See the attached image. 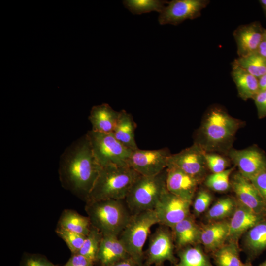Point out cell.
Here are the masks:
<instances>
[{
    "mask_svg": "<svg viewBox=\"0 0 266 266\" xmlns=\"http://www.w3.org/2000/svg\"><path fill=\"white\" fill-rule=\"evenodd\" d=\"M101 168L86 134L72 142L61 156L59 180L64 189L86 201Z\"/></svg>",
    "mask_w": 266,
    "mask_h": 266,
    "instance_id": "1",
    "label": "cell"
},
{
    "mask_svg": "<svg viewBox=\"0 0 266 266\" xmlns=\"http://www.w3.org/2000/svg\"><path fill=\"white\" fill-rule=\"evenodd\" d=\"M243 122L223 108L213 106L206 113L196 135L195 144L205 152L227 154Z\"/></svg>",
    "mask_w": 266,
    "mask_h": 266,
    "instance_id": "2",
    "label": "cell"
},
{
    "mask_svg": "<svg viewBox=\"0 0 266 266\" xmlns=\"http://www.w3.org/2000/svg\"><path fill=\"white\" fill-rule=\"evenodd\" d=\"M140 175L128 166L101 167L85 202L125 200L132 185Z\"/></svg>",
    "mask_w": 266,
    "mask_h": 266,
    "instance_id": "3",
    "label": "cell"
},
{
    "mask_svg": "<svg viewBox=\"0 0 266 266\" xmlns=\"http://www.w3.org/2000/svg\"><path fill=\"white\" fill-rule=\"evenodd\" d=\"M85 209L91 226L103 236L118 237L132 215L125 200L87 202Z\"/></svg>",
    "mask_w": 266,
    "mask_h": 266,
    "instance_id": "4",
    "label": "cell"
},
{
    "mask_svg": "<svg viewBox=\"0 0 266 266\" xmlns=\"http://www.w3.org/2000/svg\"><path fill=\"white\" fill-rule=\"evenodd\" d=\"M167 168L153 176L140 175L131 187L125 200L132 214L155 209L166 191Z\"/></svg>",
    "mask_w": 266,
    "mask_h": 266,
    "instance_id": "5",
    "label": "cell"
},
{
    "mask_svg": "<svg viewBox=\"0 0 266 266\" xmlns=\"http://www.w3.org/2000/svg\"><path fill=\"white\" fill-rule=\"evenodd\" d=\"M159 224L154 210L132 214L118 238L127 253L139 266L144 259L143 246L151 227Z\"/></svg>",
    "mask_w": 266,
    "mask_h": 266,
    "instance_id": "6",
    "label": "cell"
},
{
    "mask_svg": "<svg viewBox=\"0 0 266 266\" xmlns=\"http://www.w3.org/2000/svg\"><path fill=\"white\" fill-rule=\"evenodd\" d=\"M86 135L94 154L101 167L108 165L128 166L133 151L120 142L112 133L90 130Z\"/></svg>",
    "mask_w": 266,
    "mask_h": 266,
    "instance_id": "7",
    "label": "cell"
},
{
    "mask_svg": "<svg viewBox=\"0 0 266 266\" xmlns=\"http://www.w3.org/2000/svg\"><path fill=\"white\" fill-rule=\"evenodd\" d=\"M205 153V152L200 146L194 143L178 153L171 154L167 167L179 169L201 183L208 169Z\"/></svg>",
    "mask_w": 266,
    "mask_h": 266,
    "instance_id": "8",
    "label": "cell"
},
{
    "mask_svg": "<svg viewBox=\"0 0 266 266\" xmlns=\"http://www.w3.org/2000/svg\"><path fill=\"white\" fill-rule=\"evenodd\" d=\"M171 154L167 148L133 151L128 166L142 176H153L165 170Z\"/></svg>",
    "mask_w": 266,
    "mask_h": 266,
    "instance_id": "9",
    "label": "cell"
},
{
    "mask_svg": "<svg viewBox=\"0 0 266 266\" xmlns=\"http://www.w3.org/2000/svg\"><path fill=\"white\" fill-rule=\"evenodd\" d=\"M192 203L166 190L154 209L159 224L172 228L190 215Z\"/></svg>",
    "mask_w": 266,
    "mask_h": 266,
    "instance_id": "10",
    "label": "cell"
},
{
    "mask_svg": "<svg viewBox=\"0 0 266 266\" xmlns=\"http://www.w3.org/2000/svg\"><path fill=\"white\" fill-rule=\"evenodd\" d=\"M209 2L208 0H173L168 1L159 13L158 22L161 25L171 24L176 26L186 20L197 18Z\"/></svg>",
    "mask_w": 266,
    "mask_h": 266,
    "instance_id": "11",
    "label": "cell"
},
{
    "mask_svg": "<svg viewBox=\"0 0 266 266\" xmlns=\"http://www.w3.org/2000/svg\"><path fill=\"white\" fill-rule=\"evenodd\" d=\"M166 228L161 225L150 236L146 252L148 265L159 266L166 261L174 265L177 262L174 254L173 235Z\"/></svg>",
    "mask_w": 266,
    "mask_h": 266,
    "instance_id": "12",
    "label": "cell"
},
{
    "mask_svg": "<svg viewBox=\"0 0 266 266\" xmlns=\"http://www.w3.org/2000/svg\"><path fill=\"white\" fill-rule=\"evenodd\" d=\"M227 155L237 167L238 172L248 180L266 169V156L256 147L242 150L232 148Z\"/></svg>",
    "mask_w": 266,
    "mask_h": 266,
    "instance_id": "13",
    "label": "cell"
},
{
    "mask_svg": "<svg viewBox=\"0 0 266 266\" xmlns=\"http://www.w3.org/2000/svg\"><path fill=\"white\" fill-rule=\"evenodd\" d=\"M230 182L238 201L266 218V202L251 181L237 172L233 175Z\"/></svg>",
    "mask_w": 266,
    "mask_h": 266,
    "instance_id": "14",
    "label": "cell"
},
{
    "mask_svg": "<svg viewBox=\"0 0 266 266\" xmlns=\"http://www.w3.org/2000/svg\"><path fill=\"white\" fill-rule=\"evenodd\" d=\"M265 29L258 21L238 26L233 32L238 57L257 52L264 34Z\"/></svg>",
    "mask_w": 266,
    "mask_h": 266,
    "instance_id": "15",
    "label": "cell"
},
{
    "mask_svg": "<svg viewBox=\"0 0 266 266\" xmlns=\"http://www.w3.org/2000/svg\"><path fill=\"white\" fill-rule=\"evenodd\" d=\"M200 183L179 169L172 166L167 167L166 188L175 195L192 202Z\"/></svg>",
    "mask_w": 266,
    "mask_h": 266,
    "instance_id": "16",
    "label": "cell"
},
{
    "mask_svg": "<svg viewBox=\"0 0 266 266\" xmlns=\"http://www.w3.org/2000/svg\"><path fill=\"white\" fill-rule=\"evenodd\" d=\"M265 218L237 200L235 209L229 221L228 240L238 241L243 234Z\"/></svg>",
    "mask_w": 266,
    "mask_h": 266,
    "instance_id": "17",
    "label": "cell"
},
{
    "mask_svg": "<svg viewBox=\"0 0 266 266\" xmlns=\"http://www.w3.org/2000/svg\"><path fill=\"white\" fill-rule=\"evenodd\" d=\"M200 228V242L208 252H214L228 241L229 221H212Z\"/></svg>",
    "mask_w": 266,
    "mask_h": 266,
    "instance_id": "18",
    "label": "cell"
},
{
    "mask_svg": "<svg viewBox=\"0 0 266 266\" xmlns=\"http://www.w3.org/2000/svg\"><path fill=\"white\" fill-rule=\"evenodd\" d=\"M130 257L118 236L104 235L101 239L97 256L102 266H110Z\"/></svg>",
    "mask_w": 266,
    "mask_h": 266,
    "instance_id": "19",
    "label": "cell"
},
{
    "mask_svg": "<svg viewBox=\"0 0 266 266\" xmlns=\"http://www.w3.org/2000/svg\"><path fill=\"white\" fill-rule=\"evenodd\" d=\"M120 112L114 110L109 104L102 103L94 106L89 120L94 132L112 133L119 116Z\"/></svg>",
    "mask_w": 266,
    "mask_h": 266,
    "instance_id": "20",
    "label": "cell"
},
{
    "mask_svg": "<svg viewBox=\"0 0 266 266\" xmlns=\"http://www.w3.org/2000/svg\"><path fill=\"white\" fill-rule=\"evenodd\" d=\"M171 229L176 245L179 249L200 242V228L190 215Z\"/></svg>",
    "mask_w": 266,
    "mask_h": 266,
    "instance_id": "21",
    "label": "cell"
},
{
    "mask_svg": "<svg viewBox=\"0 0 266 266\" xmlns=\"http://www.w3.org/2000/svg\"><path fill=\"white\" fill-rule=\"evenodd\" d=\"M232 77L236 85L239 96L246 101L254 99L259 92L258 78L250 74L233 62L232 65Z\"/></svg>",
    "mask_w": 266,
    "mask_h": 266,
    "instance_id": "22",
    "label": "cell"
},
{
    "mask_svg": "<svg viewBox=\"0 0 266 266\" xmlns=\"http://www.w3.org/2000/svg\"><path fill=\"white\" fill-rule=\"evenodd\" d=\"M135 128L136 124L132 115L122 110L120 111L118 121L112 133L123 145L134 151L138 149L134 137Z\"/></svg>",
    "mask_w": 266,
    "mask_h": 266,
    "instance_id": "23",
    "label": "cell"
},
{
    "mask_svg": "<svg viewBox=\"0 0 266 266\" xmlns=\"http://www.w3.org/2000/svg\"><path fill=\"white\" fill-rule=\"evenodd\" d=\"M245 234L244 247L250 257L255 258L266 249V218Z\"/></svg>",
    "mask_w": 266,
    "mask_h": 266,
    "instance_id": "24",
    "label": "cell"
},
{
    "mask_svg": "<svg viewBox=\"0 0 266 266\" xmlns=\"http://www.w3.org/2000/svg\"><path fill=\"white\" fill-rule=\"evenodd\" d=\"M58 227L86 236L91 225L88 217L72 209H65L62 213Z\"/></svg>",
    "mask_w": 266,
    "mask_h": 266,
    "instance_id": "25",
    "label": "cell"
},
{
    "mask_svg": "<svg viewBox=\"0 0 266 266\" xmlns=\"http://www.w3.org/2000/svg\"><path fill=\"white\" fill-rule=\"evenodd\" d=\"M179 260L174 266H214L209 257L198 245H191L179 249Z\"/></svg>",
    "mask_w": 266,
    "mask_h": 266,
    "instance_id": "26",
    "label": "cell"
},
{
    "mask_svg": "<svg viewBox=\"0 0 266 266\" xmlns=\"http://www.w3.org/2000/svg\"><path fill=\"white\" fill-rule=\"evenodd\" d=\"M215 266H241L240 248L238 241L228 240L212 253Z\"/></svg>",
    "mask_w": 266,
    "mask_h": 266,
    "instance_id": "27",
    "label": "cell"
},
{
    "mask_svg": "<svg viewBox=\"0 0 266 266\" xmlns=\"http://www.w3.org/2000/svg\"><path fill=\"white\" fill-rule=\"evenodd\" d=\"M236 204L237 200L232 197L222 198L208 210L206 217L210 222L226 220L232 216Z\"/></svg>",
    "mask_w": 266,
    "mask_h": 266,
    "instance_id": "28",
    "label": "cell"
},
{
    "mask_svg": "<svg viewBox=\"0 0 266 266\" xmlns=\"http://www.w3.org/2000/svg\"><path fill=\"white\" fill-rule=\"evenodd\" d=\"M233 62L257 78L266 74V60L257 52L246 56L238 57Z\"/></svg>",
    "mask_w": 266,
    "mask_h": 266,
    "instance_id": "29",
    "label": "cell"
},
{
    "mask_svg": "<svg viewBox=\"0 0 266 266\" xmlns=\"http://www.w3.org/2000/svg\"><path fill=\"white\" fill-rule=\"evenodd\" d=\"M167 0H124L123 4L132 14L140 15L157 11L160 13L168 3Z\"/></svg>",
    "mask_w": 266,
    "mask_h": 266,
    "instance_id": "30",
    "label": "cell"
},
{
    "mask_svg": "<svg viewBox=\"0 0 266 266\" xmlns=\"http://www.w3.org/2000/svg\"><path fill=\"white\" fill-rule=\"evenodd\" d=\"M103 235L91 226L89 233L86 236L83 245L77 254L83 255L94 262L97 256Z\"/></svg>",
    "mask_w": 266,
    "mask_h": 266,
    "instance_id": "31",
    "label": "cell"
},
{
    "mask_svg": "<svg viewBox=\"0 0 266 266\" xmlns=\"http://www.w3.org/2000/svg\"><path fill=\"white\" fill-rule=\"evenodd\" d=\"M234 169V167H233L220 172L212 173L206 178L205 185L214 191H227L231 188L230 176Z\"/></svg>",
    "mask_w": 266,
    "mask_h": 266,
    "instance_id": "32",
    "label": "cell"
},
{
    "mask_svg": "<svg viewBox=\"0 0 266 266\" xmlns=\"http://www.w3.org/2000/svg\"><path fill=\"white\" fill-rule=\"evenodd\" d=\"M56 233L66 243L73 254H77L81 248L86 236L57 226Z\"/></svg>",
    "mask_w": 266,
    "mask_h": 266,
    "instance_id": "33",
    "label": "cell"
},
{
    "mask_svg": "<svg viewBox=\"0 0 266 266\" xmlns=\"http://www.w3.org/2000/svg\"><path fill=\"white\" fill-rule=\"evenodd\" d=\"M205 158L207 168L212 173L223 171L229 165L227 158L216 153L205 152Z\"/></svg>",
    "mask_w": 266,
    "mask_h": 266,
    "instance_id": "34",
    "label": "cell"
},
{
    "mask_svg": "<svg viewBox=\"0 0 266 266\" xmlns=\"http://www.w3.org/2000/svg\"><path fill=\"white\" fill-rule=\"evenodd\" d=\"M212 195L207 190H199L193 202V210L196 215H199L205 212L212 201Z\"/></svg>",
    "mask_w": 266,
    "mask_h": 266,
    "instance_id": "35",
    "label": "cell"
},
{
    "mask_svg": "<svg viewBox=\"0 0 266 266\" xmlns=\"http://www.w3.org/2000/svg\"><path fill=\"white\" fill-rule=\"evenodd\" d=\"M21 266H56L45 256L35 254H26L22 262Z\"/></svg>",
    "mask_w": 266,
    "mask_h": 266,
    "instance_id": "36",
    "label": "cell"
},
{
    "mask_svg": "<svg viewBox=\"0 0 266 266\" xmlns=\"http://www.w3.org/2000/svg\"><path fill=\"white\" fill-rule=\"evenodd\" d=\"M250 181L266 202V169L259 173Z\"/></svg>",
    "mask_w": 266,
    "mask_h": 266,
    "instance_id": "37",
    "label": "cell"
},
{
    "mask_svg": "<svg viewBox=\"0 0 266 266\" xmlns=\"http://www.w3.org/2000/svg\"><path fill=\"white\" fill-rule=\"evenodd\" d=\"M259 118L266 117V90L259 91L253 99Z\"/></svg>",
    "mask_w": 266,
    "mask_h": 266,
    "instance_id": "38",
    "label": "cell"
},
{
    "mask_svg": "<svg viewBox=\"0 0 266 266\" xmlns=\"http://www.w3.org/2000/svg\"><path fill=\"white\" fill-rule=\"evenodd\" d=\"M93 263L83 255L75 254L63 266H94Z\"/></svg>",
    "mask_w": 266,
    "mask_h": 266,
    "instance_id": "39",
    "label": "cell"
},
{
    "mask_svg": "<svg viewBox=\"0 0 266 266\" xmlns=\"http://www.w3.org/2000/svg\"><path fill=\"white\" fill-rule=\"evenodd\" d=\"M257 52L266 60V35L265 32L263 38L258 47Z\"/></svg>",
    "mask_w": 266,
    "mask_h": 266,
    "instance_id": "40",
    "label": "cell"
},
{
    "mask_svg": "<svg viewBox=\"0 0 266 266\" xmlns=\"http://www.w3.org/2000/svg\"><path fill=\"white\" fill-rule=\"evenodd\" d=\"M110 266H139L132 258L129 257Z\"/></svg>",
    "mask_w": 266,
    "mask_h": 266,
    "instance_id": "41",
    "label": "cell"
},
{
    "mask_svg": "<svg viewBox=\"0 0 266 266\" xmlns=\"http://www.w3.org/2000/svg\"><path fill=\"white\" fill-rule=\"evenodd\" d=\"M259 91L266 90V74L258 78Z\"/></svg>",
    "mask_w": 266,
    "mask_h": 266,
    "instance_id": "42",
    "label": "cell"
},
{
    "mask_svg": "<svg viewBox=\"0 0 266 266\" xmlns=\"http://www.w3.org/2000/svg\"><path fill=\"white\" fill-rule=\"evenodd\" d=\"M241 266H253L249 261H246L245 263H242Z\"/></svg>",
    "mask_w": 266,
    "mask_h": 266,
    "instance_id": "43",
    "label": "cell"
},
{
    "mask_svg": "<svg viewBox=\"0 0 266 266\" xmlns=\"http://www.w3.org/2000/svg\"><path fill=\"white\" fill-rule=\"evenodd\" d=\"M258 266H266V259L263 262L259 264Z\"/></svg>",
    "mask_w": 266,
    "mask_h": 266,
    "instance_id": "44",
    "label": "cell"
},
{
    "mask_svg": "<svg viewBox=\"0 0 266 266\" xmlns=\"http://www.w3.org/2000/svg\"><path fill=\"white\" fill-rule=\"evenodd\" d=\"M266 17V6L262 8Z\"/></svg>",
    "mask_w": 266,
    "mask_h": 266,
    "instance_id": "45",
    "label": "cell"
},
{
    "mask_svg": "<svg viewBox=\"0 0 266 266\" xmlns=\"http://www.w3.org/2000/svg\"><path fill=\"white\" fill-rule=\"evenodd\" d=\"M265 34L266 35V29H265Z\"/></svg>",
    "mask_w": 266,
    "mask_h": 266,
    "instance_id": "46",
    "label": "cell"
},
{
    "mask_svg": "<svg viewBox=\"0 0 266 266\" xmlns=\"http://www.w3.org/2000/svg\"><path fill=\"white\" fill-rule=\"evenodd\" d=\"M161 266V265H159V266Z\"/></svg>",
    "mask_w": 266,
    "mask_h": 266,
    "instance_id": "47",
    "label": "cell"
}]
</instances>
